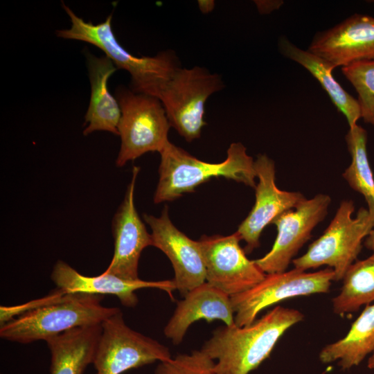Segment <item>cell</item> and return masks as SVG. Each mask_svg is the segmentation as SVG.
Returning a JSON list of instances; mask_svg holds the SVG:
<instances>
[{"label":"cell","instance_id":"8","mask_svg":"<svg viewBox=\"0 0 374 374\" xmlns=\"http://www.w3.org/2000/svg\"><path fill=\"white\" fill-rule=\"evenodd\" d=\"M335 280L332 269L306 272L294 268L283 272L266 274L249 290L230 296L235 324L243 327L252 323L260 312L281 301L299 296L327 293Z\"/></svg>","mask_w":374,"mask_h":374},{"label":"cell","instance_id":"6","mask_svg":"<svg viewBox=\"0 0 374 374\" xmlns=\"http://www.w3.org/2000/svg\"><path fill=\"white\" fill-rule=\"evenodd\" d=\"M115 95L121 112L118 125L121 144L116 165L122 167L149 152H161L170 142L171 126L161 100L123 86L117 87Z\"/></svg>","mask_w":374,"mask_h":374},{"label":"cell","instance_id":"14","mask_svg":"<svg viewBox=\"0 0 374 374\" xmlns=\"http://www.w3.org/2000/svg\"><path fill=\"white\" fill-rule=\"evenodd\" d=\"M139 168L134 166L125 198L112 221L114 251L104 271L127 280L139 279V260L143 250L152 246V238L134 206V193Z\"/></svg>","mask_w":374,"mask_h":374},{"label":"cell","instance_id":"20","mask_svg":"<svg viewBox=\"0 0 374 374\" xmlns=\"http://www.w3.org/2000/svg\"><path fill=\"white\" fill-rule=\"evenodd\" d=\"M278 46L283 56L301 65L317 79L337 110L346 117L349 128L357 124L361 118L358 101L335 78L332 71L335 67L331 63L298 47L285 36L280 37Z\"/></svg>","mask_w":374,"mask_h":374},{"label":"cell","instance_id":"22","mask_svg":"<svg viewBox=\"0 0 374 374\" xmlns=\"http://www.w3.org/2000/svg\"><path fill=\"white\" fill-rule=\"evenodd\" d=\"M339 294L332 299L335 314L357 311L374 301V254L354 262L343 278Z\"/></svg>","mask_w":374,"mask_h":374},{"label":"cell","instance_id":"1","mask_svg":"<svg viewBox=\"0 0 374 374\" xmlns=\"http://www.w3.org/2000/svg\"><path fill=\"white\" fill-rule=\"evenodd\" d=\"M303 318L300 311L278 305L250 325L217 328L201 350L217 360V374H249L269 357L285 332Z\"/></svg>","mask_w":374,"mask_h":374},{"label":"cell","instance_id":"19","mask_svg":"<svg viewBox=\"0 0 374 374\" xmlns=\"http://www.w3.org/2000/svg\"><path fill=\"white\" fill-rule=\"evenodd\" d=\"M101 324L67 330L45 340L51 352V374H83L93 364Z\"/></svg>","mask_w":374,"mask_h":374},{"label":"cell","instance_id":"16","mask_svg":"<svg viewBox=\"0 0 374 374\" xmlns=\"http://www.w3.org/2000/svg\"><path fill=\"white\" fill-rule=\"evenodd\" d=\"M51 278L60 289L69 294H111L118 297L124 306L133 308L138 303L135 292L143 288H156L165 291L173 299L176 290L173 280H127L103 272L96 276H84L66 262L58 260L53 267Z\"/></svg>","mask_w":374,"mask_h":374},{"label":"cell","instance_id":"24","mask_svg":"<svg viewBox=\"0 0 374 374\" xmlns=\"http://www.w3.org/2000/svg\"><path fill=\"white\" fill-rule=\"evenodd\" d=\"M341 71L357 92L361 118L374 127V60L352 63Z\"/></svg>","mask_w":374,"mask_h":374},{"label":"cell","instance_id":"25","mask_svg":"<svg viewBox=\"0 0 374 374\" xmlns=\"http://www.w3.org/2000/svg\"><path fill=\"white\" fill-rule=\"evenodd\" d=\"M215 364L201 350H195L190 354H178L170 360L160 362L154 374H217Z\"/></svg>","mask_w":374,"mask_h":374},{"label":"cell","instance_id":"11","mask_svg":"<svg viewBox=\"0 0 374 374\" xmlns=\"http://www.w3.org/2000/svg\"><path fill=\"white\" fill-rule=\"evenodd\" d=\"M330 202L329 195L318 194L278 216L272 222L277 228V235L271 250L254 260L260 269L265 274L286 271L294 256L310 238L312 230L327 215Z\"/></svg>","mask_w":374,"mask_h":374},{"label":"cell","instance_id":"28","mask_svg":"<svg viewBox=\"0 0 374 374\" xmlns=\"http://www.w3.org/2000/svg\"><path fill=\"white\" fill-rule=\"evenodd\" d=\"M197 4L200 11L204 14L211 12L215 8V1L213 0H199Z\"/></svg>","mask_w":374,"mask_h":374},{"label":"cell","instance_id":"21","mask_svg":"<svg viewBox=\"0 0 374 374\" xmlns=\"http://www.w3.org/2000/svg\"><path fill=\"white\" fill-rule=\"evenodd\" d=\"M374 350V304L366 305L345 337L326 345L319 353L322 363L338 362L343 370L358 366Z\"/></svg>","mask_w":374,"mask_h":374},{"label":"cell","instance_id":"30","mask_svg":"<svg viewBox=\"0 0 374 374\" xmlns=\"http://www.w3.org/2000/svg\"><path fill=\"white\" fill-rule=\"evenodd\" d=\"M367 366L370 369H374V350L371 356L368 358Z\"/></svg>","mask_w":374,"mask_h":374},{"label":"cell","instance_id":"29","mask_svg":"<svg viewBox=\"0 0 374 374\" xmlns=\"http://www.w3.org/2000/svg\"><path fill=\"white\" fill-rule=\"evenodd\" d=\"M364 245L368 249L373 252V254H374V228L366 236L364 241Z\"/></svg>","mask_w":374,"mask_h":374},{"label":"cell","instance_id":"9","mask_svg":"<svg viewBox=\"0 0 374 374\" xmlns=\"http://www.w3.org/2000/svg\"><path fill=\"white\" fill-rule=\"evenodd\" d=\"M93 364L96 374H122L172 359L169 348L130 328L121 311L105 320Z\"/></svg>","mask_w":374,"mask_h":374},{"label":"cell","instance_id":"7","mask_svg":"<svg viewBox=\"0 0 374 374\" xmlns=\"http://www.w3.org/2000/svg\"><path fill=\"white\" fill-rule=\"evenodd\" d=\"M224 86L220 75L205 67L179 69L159 99L170 126L188 142L198 139L206 124V102Z\"/></svg>","mask_w":374,"mask_h":374},{"label":"cell","instance_id":"15","mask_svg":"<svg viewBox=\"0 0 374 374\" xmlns=\"http://www.w3.org/2000/svg\"><path fill=\"white\" fill-rule=\"evenodd\" d=\"M308 50L335 68L374 60V17L353 14L333 27L317 33Z\"/></svg>","mask_w":374,"mask_h":374},{"label":"cell","instance_id":"3","mask_svg":"<svg viewBox=\"0 0 374 374\" xmlns=\"http://www.w3.org/2000/svg\"><path fill=\"white\" fill-rule=\"evenodd\" d=\"M161 154L159 182L154 195L155 204L172 201L212 177H224L256 188L254 160L240 142L232 143L226 159L217 163L199 160L169 142Z\"/></svg>","mask_w":374,"mask_h":374},{"label":"cell","instance_id":"12","mask_svg":"<svg viewBox=\"0 0 374 374\" xmlns=\"http://www.w3.org/2000/svg\"><path fill=\"white\" fill-rule=\"evenodd\" d=\"M254 168L258 179L255 204L236 231L246 242L244 251L247 254L260 246L261 233L269 224L306 199L300 192L282 190L277 187L274 161L266 154L258 155Z\"/></svg>","mask_w":374,"mask_h":374},{"label":"cell","instance_id":"23","mask_svg":"<svg viewBox=\"0 0 374 374\" xmlns=\"http://www.w3.org/2000/svg\"><path fill=\"white\" fill-rule=\"evenodd\" d=\"M345 139L351 163L342 176L351 188L363 195L374 220V177L367 154V132L357 124L348 129Z\"/></svg>","mask_w":374,"mask_h":374},{"label":"cell","instance_id":"4","mask_svg":"<svg viewBox=\"0 0 374 374\" xmlns=\"http://www.w3.org/2000/svg\"><path fill=\"white\" fill-rule=\"evenodd\" d=\"M103 295L69 294L53 303L41 306L12 319L0 327V337L29 344L85 326L102 324L118 313V308L101 304Z\"/></svg>","mask_w":374,"mask_h":374},{"label":"cell","instance_id":"5","mask_svg":"<svg viewBox=\"0 0 374 374\" xmlns=\"http://www.w3.org/2000/svg\"><path fill=\"white\" fill-rule=\"evenodd\" d=\"M352 200L341 202L323 233L308 247L305 254L292 260L294 268L306 271L323 265L332 267L335 280L343 279L362 249L363 240L374 228L368 209L361 208L355 217Z\"/></svg>","mask_w":374,"mask_h":374},{"label":"cell","instance_id":"17","mask_svg":"<svg viewBox=\"0 0 374 374\" xmlns=\"http://www.w3.org/2000/svg\"><path fill=\"white\" fill-rule=\"evenodd\" d=\"M200 319L208 323L221 320L229 326L235 324L230 296L206 281L188 291L177 303L163 333L174 345H179L190 326Z\"/></svg>","mask_w":374,"mask_h":374},{"label":"cell","instance_id":"18","mask_svg":"<svg viewBox=\"0 0 374 374\" xmlns=\"http://www.w3.org/2000/svg\"><path fill=\"white\" fill-rule=\"evenodd\" d=\"M91 85V96L84 116L83 134L96 131L109 132L118 135V125L121 112L116 97L108 89V81L118 69L106 55L96 57L85 53Z\"/></svg>","mask_w":374,"mask_h":374},{"label":"cell","instance_id":"26","mask_svg":"<svg viewBox=\"0 0 374 374\" xmlns=\"http://www.w3.org/2000/svg\"><path fill=\"white\" fill-rule=\"evenodd\" d=\"M66 292L57 289L56 291L48 294V296L33 300L26 304L15 305V306H1L0 307V323L1 326L6 323L12 319L15 316H20L26 312L31 311L34 309L43 305L53 303L62 300Z\"/></svg>","mask_w":374,"mask_h":374},{"label":"cell","instance_id":"2","mask_svg":"<svg viewBox=\"0 0 374 374\" xmlns=\"http://www.w3.org/2000/svg\"><path fill=\"white\" fill-rule=\"evenodd\" d=\"M62 7L71 19V26L68 29L57 30V37L96 46L112 60L118 69L129 73L130 89L132 91L160 99L175 73L181 68L175 51L166 50L153 57L134 56L116 39L112 28V14L105 21L93 24L76 15L64 3Z\"/></svg>","mask_w":374,"mask_h":374},{"label":"cell","instance_id":"27","mask_svg":"<svg viewBox=\"0 0 374 374\" xmlns=\"http://www.w3.org/2000/svg\"><path fill=\"white\" fill-rule=\"evenodd\" d=\"M255 2L261 14L269 13L278 9L283 4L281 1H255Z\"/></svg>","mask_w":374,"mask_h":374},{"label":"cell","instance_id":"10","mask_svg":"<svg viewBox=\"0 0 374 374\" xmlns=\"http://www.w3.org/2000/svg\"><path fill=\"white\" fill-rule=\"evenodd\" d=\"M240 237L203 235L198 240L206 270V282L231 296L245 292L265 276L240 246Z\"/></svg>","mask_w":374,"mask_h":374},{"label":"cell","instance_id":"13","mask_svg":"<svg viewBox=\"0 0 374 374\" xmlns=\"http://www.w3.org/2000/svg\"><path fill=\"white\" fill-rule=\"evenodd\" d=\"M143 219L150 226L152 246L162 251L170 260L176 290L181 296L206 281V270L198 241L189 238L171 222L168 207L160 217L144 214Z\"/></svg>","mask_w":374,"mask_h":374}]
</instances>
